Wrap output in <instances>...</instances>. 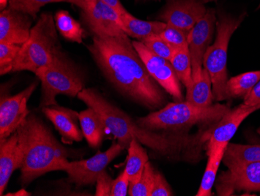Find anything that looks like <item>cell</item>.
I'll return each instance as SVG.
<instances>
[{
    "label": "cell",
    "instance_id": "obj_1",
    "mask_svg": "<svg viewBox=\"0 0 260 196\" xmlns=\"http://www.w3.org/2000/svg\"><path fill=\"white\" fill-rule=\"evenodd\" d=\"M79 99L93 108L102 118L106 131L117 143L128 149L133 138L151 149L153 153L169 161L198 163L204 159L207 144L216 125L200 128L195 134L185 131H150L138 125L126 113L112 104L95 89H84Z\"/></svg>",
    "mask_w": 260,
    "mask_h": 196
},
{
    "label": "cell",
    "instance_id": "obj_2",
    "mask_svg": "<svg viewBox=\"0 0 260 196\" xmlns=\"http://www.w3.org/2000/svg\"><path fill=\"white\" fill-rule=\"evenodd\" d=\"M87 48L104 77L122 96L149 109L165 106V92L149 74L126 34L93 36Z\"/></svg>",
    "mask_w": 260,
    "mask_h": 196
},
{
    "label": "cell",
    "instance_id": "obj_3",
    "mask_svg": "<svg viewBox=\"0 0 260 196\" xmlns=\"http://www.w3.org/2000/svg\"><path fill=\"white\" fill-rule=\"evenodd\" d=\"M23 154L20 183L27 186L47 173L54 171L58 161L75 156L74 150L62 146L37 115L30 114L17 130Z\"/></svg>",
    "mask_w": 260,
    "mask_h": 196
},
{
    "label": "cell",
    "instance_id": "obj_4",
    "mask_svg": "<svg viewBox=\"0 0 260 196\" xmlns=\"http://www.w3.org/2000/svg\"><path fill=\"white\" fill-rule=\"evenodd\" d=\"M228 105L217 103L209 107H199L186 101L171 102L161 109L139 118L141 128L155 131H188L194 126L216 125L231 110Z\"/></svg>",
    "mask_w": 260,
    "mask_h": 196
},
{
    "label": "cell",
    "instance_id": "obj_5",
    "mask_svg": "<svg viewBox=\"0 0 260 196\" xmlns=\"http://www.w3.org/2000/svg\"><path fill=\"white\" fill-rule=\"evenodd\" d=\"M62 52L55 17L51 13H42L31 29L28 40L22 45L12 72L28 71L35 74Z\"/></svg>",
    "mask_w": 260,
    "mask_h": 196
},
{
    "label": "cell",
    "instance_id": "obj_6",
    "mask_svg": "<svg viewBox=\"0 0 260 196\" xmlns=\"http://www.w3.org/2000/svg\"><path fill=\"white\" fill-rule=\"evenodd\" d=\"M42 82V98L39 108L58 105L56 97L65 95L76 97L85 89V77L75 63L60 52L49 65L35 72Z\"/></svg>",
    "mask_w": 260,
    "mask_h": 196
},
{
    "label": "cell",
    "instance_id": "obj_7",
    "mask_svg": "<svg viewBox=\"0 0 260 196\" xmlns=\"http://www.w3.org/2000/svg\"><path fill=\"white\" fill-rule=\"evenodd\" d=\"M246 14L239 17L221 14L216 23L217 36L214 44L209 46L204 55L203 66L210 74L213 93L216 101L228 99L226 86L229 80L227 71L228 49L234 32L239 29Z\"/></svg>",
    "mask_w": 260,
    "mask_h": 196
},
{
    "label": "cell",
    "instance_id": "obj_8",
    "mask_svg": "<svg viewBox=\"0 0 260 196\" xmlns=\"http://www.w3.org/2000/svg\"><path fill=\"white\" fill-rule=\"evenodd\" d=\"M124 149L125 148L119 143H113L106 151H99L89 159L73 162L67 159H61L55 164L54 171H65L68 175L67 181L75 184L77 188L91 185L96 184L101 173L105 171Z\"/></svg>",
    "mask_w": 260,
    "mask_h": 196
},
{
    "label": "cell",
    "instance_id": "obj_9",
    "mask_svg": "<svg viewBox=\"0 0 260 196\" xmlns=\"http://www.w3.org/2000/svg\"><path fill=\"white\" fill-rule=\"evenodd\" d=\"M216 183L218 195H233L235 191H260V162L227 165Z\"/></svg>",
    "mask_w": 260,
    "mask_h": 196
},
{
    "label": "cell",
    "instance_id": "obj_10",
    "mask_svg": "<svg viewBox=\"0 0 260 196\" xmlns=\"http://www.w3.org/2000/svg\"><path fill=\"white\" fill-rule=\"evenodd\" d=\"M132 42L149 74L156 82L177 101H184L180 80L177 77L170 61L150 52L140 41Z\"/></svg>",
    "mask_w": 260,
    "mask_h": 196
},
{
    "label": "cell",
    "instance_id": "obj_11",
    "mask_svg": "<svg viewBox=\"0 0 260 196\" xmlns=\"http://www.w3.org/2000/svg\"><path fill=\"white\" fill-rule=\"evenodd\" d=\"M38 82L32 83L14 96H1L0 101V142L7 139L17 131L30 114L27 101L37 88Z\"/></svg>",
    "mask_w": 260,
    "mask_h": 196
},
{
    "label": "cell",
    "instance_id": "obj_12",
    "mask_svg": "<svg viewBox=\"0 0 260 196\" xmlns=\"http://www.w3.org/2000/svg\"><path fill=\"white\" fill-rule=\"evenodd\" d=\"M216 23L215 10L208 9L205 15L188 32V50L192 62V80L202 72L204 55L213 39Z\"/></svg>",
    "mask_w": 260,
    "mask_h": 196
},
{
    "label": "cell",
    "instance_id": "obj_13",
    "mask_svg": "<svg viewBox=\"0 0 260 196\" xmlns=\"http://www.w3.org/2000/svg\"><path fill=\"white\" fill-rule=\"evenodd\" d=\"M82 16L93 36L116 37L125 34L120 14L102 0H97L82 10Z\"/></svg>",
    "mask_w": 260,
    "mask_h": 196
},
{
    "label": "cell",
    "instance_id": "obj_14",
    "mask_svg": "<svg viewBox=\"0 0 260 196\" xmlns=\"http://www.w3.org/2000/svg\"><path fill=\"white\" fill-rule=\"evenodd\" d=\"M207 10L200 0H170L159 19L165 24L189 32L205 15Z\"/></svg>",
    "mask_w": 260,
    "mask_h": 196
},
{
    "label": "cell",
    "instance_id": "obj_15",
    "mask_svg": "<svg viewBox=\"0 0 260 196\" xmlns=\"http://www.w3.org/2000/svg\"><path fill=\"white\" fill-rule=\"evenodd\" d=\"M31 18L10 7L3 10L0 14V43L23 45L30 38Z\"/></svg>",
    "mask_w": 260,
    "mask_h": 196
},
{
    "label": "cell",
    "instance_id": "obj_16",
    "mask_svg": "<svg viewBox=\"0 0 260 196\" xmlns=\"http://www.w3.org/2000/svg\"><path fill=\"white\" fill-rule=\"evenodd\" d=\"M42 112L51 122L56 131L62 136L64 143H71L81 142L84 134L79 127V114L77 111L55 105L42 108Z\"/></svg>",
    "mask_w": 260,
    "mask_h": 196
},
{
    "label": "cell",
    "instance_id": "obj_17",
    "mask_svg": "<svg viewBox=\"0 0 260 196\" xmlns=\"http://www.w3.org/2000/svg\"><path fill=\"white\" fill-rule=\"evenodd\" d=\"M256 111L255 106H249L242 104L231 109L216 125L214 131L207 144V150L209 148L219 145L228 144L230 143L238 128L242 122L250 114Z\"/></svg>",
    "mask_w": 260,
    "mask_h": 196
},
{
    "label": "cell",
    "instance_id": "obj_18",
    "mask_svg": "<svg viewBox=\"0 0 260 196\" xmlns=\"http://www.w3.org/2000/svg\"><path fill=\"white\" fill-rule=\"evenodd\" d=\"M22 163L23 154L16 131L7 139L0 142V195H4L10 178L16 170L21 168Z\"/></svg>",
    "mask_w": 260,
    "mask_h": 196
},
{
    "label": "cell",
    "instance_id": "obj_19",
    "mask_svg": "<svg viewBox=\"0 0 260 196\" xmlns=\"http://www.w3.org/2000/svg\"><path fill=\"white\" fill-rule=\"evenodd\" d=\"M120 17L122 31L128 37L134 38L140 42L154 35H160L167 25L165 22L160 20L147 21L140 20L128 11L121 14Z\"/></svg>",
    "mask_w": 260,
    "mask_h": 196
},
{
    "label": "cell",
    "instance_id": "obj_20",
    "mask_svg": "<svg viewBox=\"0 0 260 196\" xmlns=\"http://www.w3.org/2000/svg\"><path fill=\"white\" fill-rule=\"evenodd\" d=\"M80 128L90 147L98 149L102 146L106 128L102 118L93 108L88 107L79 114Z\"/></svg>",
    "mask_w": 260,
    "mask_h": 196
},
{
    "label": "cell",
    "instance_id": "obj_21",
    "mask_svg": "<svg viewBox=\"0 0 260 196\" xmlns=\"http://www.w3.org/2000/svg\"><path fill=\"white\" fill-rule=\"evenodd\" d=\"M214 99L211 78L204 67L200 75L187 88L185 100L199 107H209L213 105Z\"/></svg>",
    "mask_w": 260,
    "mask_h": 196
},
{
    "label": "cell",
    "instance_id": "obj_22",
    "mask_svg": "<svg viewBox=\"0 0 260 196\" xmlns=\"http://www.w3.org/2000/svg\"><path fill=\"white\" fill-rule=\"evenodd\" d=\"M227 145H219L207 149V155L208 156V160L200 188L196 195L210 196L213 194L212 188L216 182L217 171L223 159Z\"/></svg>",
    "mask_w": 260,
    "mask_h": 196
},
{
    "label": "cell",
    "instance_id": "obj_23",
    "mask_svg": "<svg viewBox=\"0 0 260 196\" xmlns=\"http://www.w3.org/2000/svg\"><path fill=\"white\" fill-rule=\"evenodd\" d=\"M141 145L138 140L133 138L128 147V156L124 170L129 178V184L138 181L145 165L149 162L148 154Z\"/></svg>",
    "mask_w": 260,
    "mask_h": 196
},
{
    "label": "cell",
    "instance_id": "obj_24",
    "mask_svg": "<svg viewBox=\"0 0 260 196\" xmlns=\"http://www.w3.org/2000/svg\"><path fill=\"white\" fill-rule=\"evenodd\" d=\"M222 162L225 166L233 163L260 162V145H241L229 143Z\"/></svg>",
    "mask_w": 260,
    "mask_h": 196
},
{
    "label": "cell",
    "instance_id": "obj_25",
    "mask_svg": "<svg viewBox=\"0 0 260 196\" xmlns=\"http://www.w3.org/2000/svg\"><path fill=\"white\" fill-rule=\"evenodd\" d=\"M260 80L259 71H249L229 79L226 86L228 99L245 98Z\"/></svg>",
    "mask_w": 260,
    "mask_h": 196
},
{
    "label": "cell",
    "instance_id": "obj_26",
    "mask_svg": "<svg viewBox=\"0 0 260 196\" xmlns=\"http://www.w3.org/2000/svg\"><path fill=\"white\" fill-rule=\"evenodd\" d=\"M57 30L61 36L70 42L82 43L85 31L81 24L66 10H59L55 15Z\"/></svg>",
    "mask_w": 260,
    "mask_h": 196
},
{
    "label": "cell",
    "instance_id": "obj_27",
    "mask_svg": "<svg viewBox=\"0 0 260 196\" xmlns=\"http://www.w3.org/2000/svg\"><path fill=\"white\" fill-rule=\"evenodd\" d=\"M174 71L185 89L192 82V62L188 48L176 49L170 61Z\"/></svg>",
    "mask_w": 260,
    "mask_h": 196
},
{
    "label": "cell",
    "instance_id": "obj_28",
    "mask_svg": "<svg viewBox=\"0 0 260 196\" xmlns=\"http://www.w3.org/2000/svg\"><path fill=\"white\" fill-rule=\"evenodd\" d=\"M156 171L150 162H147L141 176L134 184H129L128 194L130 196H151Z\"/></svg>",
    "mask_w": 260,
    "mask_h": 196
},
{
    "label": "cell",
    "instance_id": "obj_29",
    "mask_svg": "<svg viewBox=\"0 0 260 196\" xmlns=\"http://www.w3.org/2000/svg\"><path fill=\"white\" fill-rule=\"evenodd\" d=\"M69 0H9L12 10H17L30 16L33 19L37 17L41 8L46 4L55 3H68Z\"/></svg>",
    "mask_w": 260,
    "mask_h": 196
},
{
    "label": "cell",
    "instance_id": "obj_30",
    "mask_svg": "<svg viewBox=\"0 0 260 196\" xmlns=\"http://www.w3.org/2000/svg\"><path fill=\"white\" fill-rule=\"evenodd\" d=\"M22 45L11 43H0V74L12 72L14 62Z\"/></svg>",
    "mask_w": 260,
    "mask_h": 196
},
{
    "label": "cell",
    "instance_id": "obj_31",
    "mask_svg": "<svg viewBox=\"0 0 260 196\" xmlns=\"http://www.w3.org/2000/svg\"><path fill=\"white\" fill-rule=\"evenodd\" d=\"M188 32L167 24L160 34V36L176 50L188 48Z\"/></svg>",
    "mask_w": 260,
    "mask_h": 196
},
{
    "label": "cell",
    "instance_id": "obj_32",
    "mask_svg": "<svg viewBox=\"0 0 260 196\" xmlns=\"http://www.w3.org/2000/svg\"><path fill=\"white\" fill-rule=\"evenodd\" d=\"M141 42L145 45L146 47L150 52L169 61L172 59V55L175 52V49L167 42H165L160 37V35L150 36L142 41Z\"/></svg>",
    "mask_w": 260,
    "mask_h": 196
},
{
    "label": "cell",
    "instance_id": "obj_33",
    "mask_svg": "<svg viewBox=\"0 0 260 196\" xmlns=\"http://www.w3.org/2000/svg\"><path fill=\"white\" fill-rule=\"evenodd\" d=\"M114 180L110 175L103 171L99 175L96 181V196H111L112 195V184Z\"/></svg>",
    "mask_w": 260,
    "mask_h": 196
},
{
    "label": "cell",
    "instance_id": "obj_34",
    "mask_svg": "<svg viewBox=\"0 0 260 196\" xmlns=\"http://www.w3.org/2000/svg\"><path fill=\"white\" fill-rule=\"evenodd\" d=\"M174 195L172 188L165 179L161 173L156 171L155 179L153 183L151 196H172Z\"/></svg>",
    "mask_w": 260,
    "mask_h": 196
},
{
    "label": "cell",
    "instance_id": "obj_35",
    "mask_svg": "<svg viewBox=\"0 0 260 196\" xmlns=\"http://www.w3.org/2000/svg\"><path fill=\"white\" fill-rule=\"evenodd\" d=\"M129 178L127 175L125 170H123L120 175L113 181L112 195L111 196L127 195L128 194V189H129Z\"/></svg>",
    "mask_w": 260,
    "mask_h": 196
},
{
    "label": "cell",
    "instance_id": "obj_36",
    "mask_svg": "<svg viewBox=\"0 0 260 196\" xmlns=\"http://www.w3.org/2000/svg\"><path fill=\"white\" fill-rule=\"evenodd\" d=\"M244 104L249 106H255V107L260 105V80L254 86L253 89L249 92V94L244 98Z\"/></svg>",
    "mask_w": 260,
    "mask_h": 196
},
{
    "label": "cell",
    "instance_id": "obj_37",
    "mask_svg": "<svg viewBox=\"0 0 260 196\" xmlns=\"http://www.w3.org/2000/svg\"><path fill=\"white\" fill-rule=\"evenodd\" d=\"M102 1L113 7L120 15L127 11L119 0H102Z\"/></svg>",
    "mask_w": 260,
    "mask_h": 196
},
{
    "label": "cell",
    "instance_id": "obj_38",
    "mask_svg": "<svg viewBox=\"0 0 260 196\" xmlns=\"http://www.w3.org/2000/svg\"><path fill=\"white\" fill-rule=\"evenodd\" d=\"M97 0H69L68 3L77 6L82 10L87 8L90 4L96 2Z\"/></svg>",
    "mask_w": 260,
    "mask_h": 196
},
{
    "label": "cell",
    "instance_id": "obj_39",
    "mask_svg": "<svg viewBox=\"0 0 260 196\" xmlns=\"http://www.w3.org/2000/svg\"><path fill=\"white\" fill-rule=\"evenodd\" d=\"M6 196H29L30 195V193L28 191H26L24 188L19 190V191H16V192L13 193H7L5 194Z\"/></svg>",
    "mask_w": 260,
    "mask_h": 196
},
{
    "label": "cell",
    "instance_id": "obj_40",
    "mask_svg": "<svg viewBox=\"0 0 260 196\" xmlns=\"http://www.w3.org/2000/svg\"><path fill=\"white\" fill-rule=\"evenodd\" d=\"M9 0H0V9L1 10L7 9V4H8Z\"/></svg>",
    "mask_w": 260,
    "mask_h": 196
},
{
    "label": "cell",
    "instance_id": "obj_41",
    "mask_svg": "<svg viewBox=\"0 0 260 196\" xmlns=\"http://www.w3.org/2000/svg\"><path fill=\"white\" fill-rule=\"evenodd\" d=\"M257 132H258V134L260 135V127L258 128V129H257Z\"/></svg>",
    "mask_w": 260,
    "mask_h": 196
},
{
    "label": "cell",
    "instance_id": "obj_42",
    "mask_svg": "<svg viewBox=\"0 0 260 196\" xmlns=\"http://www.w3.org/2000/svg\"><path fill=\"white\" fill-rule=\"evenodd\" d=\"M255 108H256V110H258V109H260V105H258V106H257Z\"/></svg>",
    "mask_w": 260,
    "mask_h": 196
},
{
    "label": "cell",
    "instance_id": "obj_43",
    "mask_svg": "<svg viewBox=\"0 0 260 196\" xmlns=\"http://www.w3.org/2000/svg\"><path fill=\"white\" fill-rule=\"evenodd\" d=\"M258 8H260V4L259 5H258Z\"/></svg>",
    "mask_w": 260,
    "mask_h": 196
}]
</instances>
